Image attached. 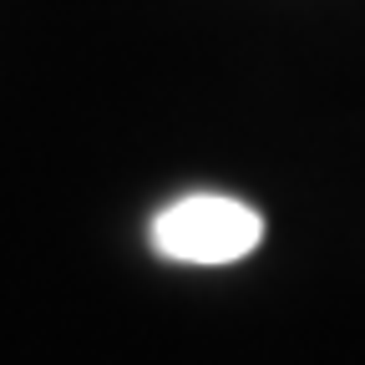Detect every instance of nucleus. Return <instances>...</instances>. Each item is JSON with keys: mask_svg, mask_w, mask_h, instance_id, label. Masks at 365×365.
Masks as SVG:
<instances>
[{"mask_svg": "<svg viewBox=\"0 0 365 365\" xmlns=\"http://www.w3.org/2000/svg\"><path fill=\"white\" fill-rule=\"evenodd\" d=\"M148 239L173 264L218 269V264H239L244 254L259 249L264 218L228 193H188L153 218Z\"/></svg>", "mask_w": 365, "mask_h": 365, "instance_id": "nucleus-1", "label": "nucleus"}]
</instances>
